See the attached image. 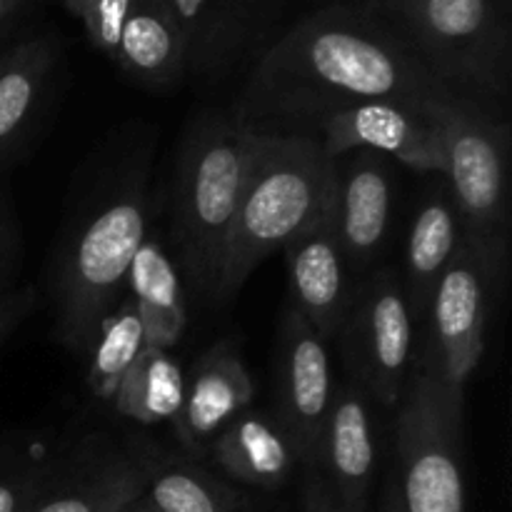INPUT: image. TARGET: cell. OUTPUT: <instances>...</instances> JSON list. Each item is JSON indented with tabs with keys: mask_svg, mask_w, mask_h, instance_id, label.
I'll return each instance as SVG.
<instances>
[{
	"mask_svg": "<svg viewBox=\"0 0 512 512\" xmlns=\"http://www.w3.org/2000/svg\"><path fill=\"white\" fill-rule=\"evenodd\" d=\"M150 153L135 150L110 168L80 203L60 238L48 278L53 335L88 355L103 320L128 288L135 253L148 238Z\"/></svg>",
	"mask_w": 512,
	"mask_h": 512,
	"instance_id": "7a4b0ae2",
	"label": "cell"
},
{
	"mask_svg": "<svg viewBox=\"0 0 512 512\" xmlns=\"http://www.w3.org/2000/svg\"><path fill=\"white\" fill-rule=\"evenodd\" d=\"M185 373L168 350L143 348L113 398V410L133 423H173L183 405Z\"/></svg>",
	"mask_w": 512,
	"mask_h": 512,
	"instance_id": "cb8c5ba5",
	"label": "cell"
},
{
	"mask_svg": "<svg viewBox=\"0 0 512 512\" xmlns=\"http://www.w3.org/2000/svg\"><path fill=\"white\" fill-rule=\"evenodd\" d=\"M113 63L148 88H165L183 78L185 43L165 0H130Z\"/></svg>",
	"mask_w": 512,
	"mask_h": 512,
	"instance_id": "ffe728a7",
	"label": "cell"
},
{
	"mask_svg": "<svg viewBox=\"0 0 512 512\" xmlns=\"http://www.w3.org/2000/svg\"><path fill=\"white\" fill-rule=\"evenodd\" d=\"M335 163V225L353 278L375 268L388 243L395 203L393 160L353 150Z\"/></svg>",
	"mask_w": 512,
	"mask_h": 512,
	"instance_id": "5bb4252c",
	"label": "cell"
},
{
	"mask_svg": "<svg viewBox=\"0 0 512 512\" xmlns=\"http://www.w3.org/2000/svg\"><path fill=\"white\" fill-rule=\"evenodd\" d=\"M328 345L293 308L280 318L275 353V418L293 440L303 468H315L335 383Z\"/></svg>",
	"mask_w": 512,
	"mask_h": 512,
	"instance_id": "30bf717a",
	"label": "cell"
},
{
	"mask_svg": "<svg viewBox=\"0 0 512 512\" xmlns=\"http://www.w3.org/2000/svg\"><path fill=\"white\" fill-rule=\"evenodd\" d=\"M58 450L33 443L28 448H0V512H25L43 485Z\"/></svg>",
	"mask_w": 512,
	"mask_h": 512,
	"instance_id": "484cf974",
	"label": "cell"
},
{
	"mask_svg": "<svg viewBox=\"0 0 512 512\" xmlns=\"http://www.w3.org/2000/svg\"><path fill=\"white\" fill-rule=\"evenodd\" d=\"M283 255L290 308L325 343H333L355 285L335 225V190L320 213L290 243H285Z\"/></svg>",
	"mask_w": 512,
	"mask_h": 512,
	"instance_id": "4fadbf2b",
	"label": "cell"
},
{
	"mask_svg": "<svg viewBox=\"0 0 512 512\" xmlns=\"http://www.w3.org/2000/svg\"><path fill=\"white\" fill-rule=\"evenodd\" d=\"M378 512H405L403 503H400L398 483H395V475H388L383 483V493H380V510Z\"/></svg>",
	"mask_w": 512,
	"mask_h": 512,
	"instance_id": "4dcf8cb0",
	"label": "cell"
},
{
	"mask_svg": "<svg viewBox=\"0 0 512 512\" xmlns=\"http://www.w3.org/2000/svg\"><path fill=\"white\" fill-rule=\"evenodd\" d=\"M38 305V288L35 285H18L13 293L0 298V343L10 338L20 328L25 318Z\"/></svg>",
	"mask_w": 512,
	"mask_h": 512,
	"instance_id": "f546056e",
	"label": "cell"
},
{
	"mask_svg": "<svg viewBox=\"0 0 512 512\" xmlns=\"http://www.w3.org/2000/svg\"><path fill=\"white\" fill-rule=\"evenodd\" d=\"M445 150V183L458 208L463 238L500 278L510 245V128L493 120L473 95L448 90L423 105Z\"/></svg>",
	"mask_w": 512,
	"mask_h": 512,
	"instance_id": "5b68a950",
	"label": "cell"
},
{
	"mask_svg": "<svg viewBox=\"0 0 512 512\" xmlns=\"http://www.w3.org/2000/svg\"><path fill=\"white\" fill-rule=\"evenodd\" d=\"M125 295L133 300L145 348L170 353L183 338L188 308L178 265L153 235H148L135 253Z\"/></svg>",
	"mask_w": 512,
	"mask_h": 512,
	"instance_id": "44dd1931",
	"label": "cell"
},
{
	"mask_svg": "<svg viewBox=\"0 0 512 512\" xmlns=\"http://www.w3.org/2000/svg\"><path fill=\"white\" fill-rule=\"evenodd\" d=\"M20 265H23V230L15 215L13 198L0 188V298L18 288Z\"/></svg>",
	"mask_w": 512,
	"mask_h": 512,
	"instance_id": "83f0119b",
	"label": "cell"
},
{
	"mask_svg": "<svg viewBox=\"0 0 512 512\" xmlns=\"http://www.w3.org/2000/svg\"><path fill=\"white\" fill-rule=\"evenodd\" d=\"M385 3H388L390 10H398L400 5H405V3H408V0H385Z\"/></svg>",
	"mask_w": 512,
	"mask_h": 512,
	"instance_id": "836d02e7",
	"label": "cell"
},
{
	"mask_svg": "<svg viewBox=\"0 0 512 512\" xmlns=\"http://www.w3.org/2000/svg\"><path fill=\"white\" fill-rule=\"evenodd\" d=\"M123 512H158V510H155L153 505L148 503V500H145V498H140L138 503H133V505H130V508H125Z\"/></svg>",
	"mask_w": 512,
	"mask_h": 512,
	"instance_id": "d6a6232c",
	"label": "cell"
},
{
	"mask_svg": "<svg viewBox=\"0 0 512 512\" xmlns=\"http://www.w3.org/2000/svg\"><path fill=\"white\" fill-rule=\"evenodd\" d=\"M58 3L78 20L88 43L113 60L130 0H58Z\"/></svg>",
	"mask_w": 512,
	"mask_h": 512,
	"instance_id": "4316f807",
	"label": "cell"
},
{
	"mask_svg": "<svg viewBox=\"0 0 512 512\" xmlns=\"http://www.w3.org/2000/svg\"><path fill=\"white\" fill-rule=\"evenodd\" d=\"M300 508L303 512H350L340 503L335 490L330 488L323 473L315 468H303V480H300Z\"/></svg>",
	"mask_w": 512,
	"mask_h": 512,
	"instance_id": "f1b7e54d",
	"label": "cell"
},
{
	"mask_svg": "<svg viewBox=\"0 0 512 512\" xmlns=\"http://www.w3.org/2000/svg\"><path fill=\"white\" fill-rule=\"evenodd\" d=\"M25 5V0H0V28L8 25L15 15L20 13V8Z\"/></svg>",
	"mask_w": 512,
	"mask_h": 512,
	"instance_id": "1f68e13d",
	"label": "cell"
},
{
	"mask_svg": "<svg viewBox=\"0 0 512 512\" xmlns=\"http://www.w3.org/2000/svg\"><path fill=\"white\" fill-rule=\"evenodd\" d=\"M55 63L58 50L48 35L20 40L0 53V160L33 130Z\"/></svg>",
	"mask_w": 512,
	"mask_h": 512,
	"instance_id": "603a6c76",
	"label": "cell"
},
{
	"mask_svg": "<svg viewBox=\"0 0 512 512\" xmlns=\"http://www.w3.org/2000/svg\"><path fill=\"white\" fill-rule=\"evenodd\" d=\"M393 15L440 83L465 95H508V0H408Z\"/></svg>",
	"mask_w": 512,
	"mask_h": 512,
	"instance_id": "52a82bcc",
	"label": "cell"
},
{
	"mask_svg": "<svg viewBox=\"0 0 512 512\" xmlns=\"http://www.w3.org/2000/svg\"><path fill=\"white\" fill-rule=\"evenodd\" d=\"M185 43L188 70H218L255 33L263 0H165Z\"/></svg>",
	"mask_w": 512,
	"mask_h": 512,
	"instance_id": "7402d4cb",
	"label": "cell"
},
{
	"mask_svg": "<svg viewBox=\"0 0 512 512\" xmlns=\"http://www.w3.org/2000/svg\"><path fill=\"white\" fill-rule=\"evenodd\" d=\"M463 408L465 400L448 393L423 345H415L395 418L393 475L405 512H468Z\"/></svg>",
	"mask_w": 512,
	"mask_h": 512,
	"instance_id": "8992f818",
	"label": "cell"
},
{
	"mask_svg": "<svg viewBox=\"0 0 512 512\" xmlns=\"http://www.w3.org/2000/svg\"><path fill=\"white\" fill-rule=\"evenodd\" d=\"M460 243H463V225L443 178L430 185L420 198L405 245V273L400 275V283L415 328L428 320L430 300L443 273L453 263Z\"/></svg>",
	"mask_w": 512,
	"mask_h": 512,
	"instance_id": "d6986e66",
	"label": "cell"
},
{
	"mask_svg": "<svg viewBox=\"0 0 512 512\" xmlns=\"http://www.w3.org/2000/svg\"><path fill=\"white\" fill-rule=\"evenodd\" d=\"M205 465H213L230 483L268 493L285 488L303 470L298 450L278 418L253 408L240 413L213 440Z\"/></svg>",
	"mask_w": 512,
	"mask_h": 512,
	"instance_id": "ac0fdd59",
	"label": "cell"
},
{
	"mask_svg": "<svg viewBox=\"0 0 512 512\" xmlns=\"http://www.w3.org/2000/svg\"><path fill=\"white\" fill-rule=\"evenodd\" d=\"M125 448L143 470V498L158 512H258L245 490L183 450H170L143 435H130Z\"/></svg>",
	"mask_w": 512,
	"mask_h": 512,
	"instance_id": "e0dca14e",
	"label": "cell"
},
{
	"mask_svg": "<svg viewBox=\"0 0 512 512\" xmlns=\"http://www.w3.org/2000/svg\"><path fill=\"white\" fill-rule=\"evenodd\" d=\"M260 130L238 113H203L180 140L170 198V240L180 278L213 298L215 278L243 200Z\"/></svg>",
	"mask_w": 512,
	"mask_h": 512,
	"instance_id": "3957f363",
	"label": "cell"
},
{
	"mask_svg": "<svg viewBox=\"0 0 512 512\" xmlns=\"http://www.w3.org/2000/svg\"><path fill=\"white\" fill-rule=\"evenodd\" d=\"M308 133L318 138L333 160L353 150H370L420 173H445V150L438 128L420 110L403 105H348L320 115Z\"/></svg>",
	"mask_w": 512,
	"mask_h": 512,
	"instance_id": "7c38bea8",
	"label": "cell"
},
{
	"mask_svg": "<svg viewBox=\"0 0 512 512\" xmlns=\"http://www.w3.org/2000/svg\"><path fill=\"white\" fill-rule=\"evenodd\" d=\"M400 30L338 5L308 15L265 50L235 113L260 130H298L358 103L420 110L448 93Z\"/></svg>",
	"mask_w": 512,
	"mask_h": 512,
	"instance_id": "6da1fadb",
	"label": "cell"
},
{
	"mask_svg": "<svg viewBox=\"0 0 512 512\" xmlns=\"http://www.w3.org/2000/svg\"><path fill=\"white\" fill-rule=\"evenodd\" d=\"M145 348L143 328L135 315L133 300L125 295L118 308L103 320L88 350V388L98 403H113L120 380Z\"/></svg>",
	"mask_w": 512,
	"mask_h": 512,
	"instance_id": "d4e9b609",
	"label": "cell"
},
{
	"mask_svg": "<svg viewBox=\"0 0 512 512\" xmlns=\"http://www.w3.org/2000/svg\"><path fill=\"white\" fill-rule=\"evenodd\" d=\"M315 470L350 512H368L378 478V440L370 400L350 383L335 388Z\"/></svg>",
	"mask_w": 512,
	"mask_h": 512,
	"instance_id": "2e32d148",
	"label": "cell"
},
{
	"mask_svg": "<svg viewBox=\"0 0 512 512\" xmlns=\"http://www.w3.org/2000/svg\"><path fill=\"white\" fill-rule=\"evenodd\" d=\"M145 495V478L130 450L108 435H85L58 450L25 512H123Z\"/></svg>",
	"mask_w": 512,
	"mask_h": 512,
	"instance_id": "8fae6325",
	"label": "cell"
},
{
	"mask_svg": "<svg viewBox=\"0 0 512 512\" xmlns=\"http://www.w3.org/2000/svg\"><path fill=\"white\" fill-rule=\"evenodd\" d=\"M495 280L498 275L483 255L463 238L430 300L425 333L418 343L428 353L440 383L458 400H465V385L483 360L490 285Z\"/></svg>",
	"mask_w": 512,
	"mask_h": 512,
	"instance_id": "9c48e42d",
	"label": "cell"
},
{
	"mask_svg": "<svg viewBox=\"0 0 512 512\" xmlns=\"http://www.w3.org/2000/svg\"><path fill=\"white\" fill-rule=\"evenodd\" d=\"M333 190L335 163L315 135L260 130L248 185L215 278L213 300H233L258 265L275 250H283L320 213L333 198Z\"/></svg>",
	"mask_w": 512,
	"mask_h": 512,
	"instance_id": "277c9868",
	"label": "cell"
},
{
	"mask_svg": "<svg viewBox=\"0 0 512 512\" xmlns=\"http://www.w3.org/2000/svg\"><path fill=\"white\" fill-rule=\"evenodd\" d=\"M255 383L245 368L243 355L233 343L223 340L198 360L173 425L178 450L205 463L213 440L253 405Z\"/></svg>",
	"mask_w": 512,
	"mask_h": 512,
	"instance_id": "9a60e30c",
	"label": "cell"
},
{
	"mask_svg": "<svg viewBox=\"0 0 512 512\" xmlns=\"http://www.w3.org/2000/svg\"><path fill=\"white\" fill-rule=\"evenodd\" d=\"M335 343L348 383L370 403L398 408L418 345L398 270L373 268L355 280Z\"/></svg>",
	"mask_w": 512,
	"mask_h": 512,
	"instance_id": "ba28073f",
	"label": "cell"
}]
</instances>
